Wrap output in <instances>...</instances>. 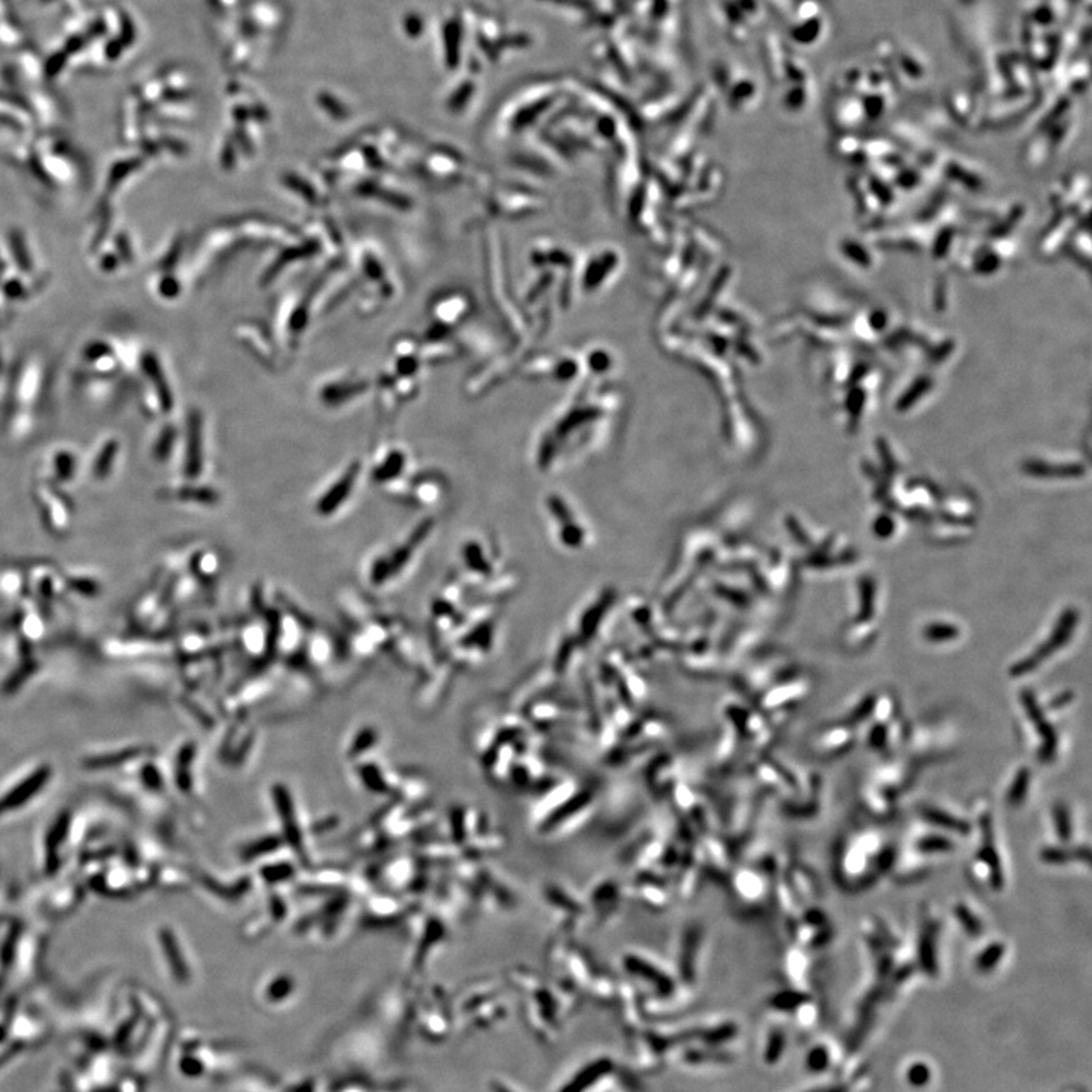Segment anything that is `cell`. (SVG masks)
Segmentation results:
<instances>
[{"mask_svg":"<svg viewBox=\"0 0 1092 1092\" xmlns=\"http://www.w3.org/2000/svg\"><path fill=\"white\" fill-rule=\"evenodd\" d=\"M37 1020L28 1018L24 1024H20L19 1016L0 1015V1076L10 1071L26 1054L39 1050L50 1036L48 1024Z\"/></svg>","mask_w":1092,"mask_h":1092,"instance_id":"1","label":"cell"},{"mask_svg":"<svg viewBox=\"0 0 1092 1092\" xmlns=\"http://www.w3.org/2000/svg\"><path fill=\"white\" fill-rule=\"evenodd\" d=\"M1076 622H1078V613H1076V610L1065 611L1060 620H1059L1058 630H1054L1051 638L1047 640V644L1042 645L1031 658H1027L1024 662L1016 665L1015 668L1012 669V674L1023 675V674L1031 673L1032 669H1035L1036 665L1041 664L1042 660L1049 657L1050 654L1060 648L1069 639Z\"/></svg>","mask_w":1092,"mask_h":1092,"instance_id":"2","label":"cell"},{"mask_svg":"<svg viewBox=\"0 0 1092 1092\" xmlns=\"http://www.w3.org/2000/svg\"><path fill=\"white\" fill-rule=\"evenodd\" d=\"M48 769H40L37 773L32 774L26 782L20 783L14 791L10 792L8 795L0 800V815L11 809H17L23 803L28 802L29 798L40 791V787H43L44 783L48 780Z\"/></svg>","mask_w":1092,"mask_h":1092,"instance_id":"3","label":"cell"},{"mask_svg":"<svg viewBox=\"0 0 1092 1092\" xmlns=\"http://www.w3.org/2000/svg\"><path fill=\"white\" fill-rule=\"evenodd\" d=\"M613 1064L609 1059H598L597 1062H592L587 1065L586 1069H582L580 1073L573 1078V1082H569L566 1087L562 1089V1092H584L595 1085L600 1078H604L607 1074L611 1073Z\"/></svg>","mask_w":1092,"mask_h":1092,"instance_id":"4","label":"cell"},{"mask_svg":"<svg viewBox=\"0 0 1092 1092\" xmlns=\"http://www.w3.org/2000/svg\"><path fill=\"white\" fill-rule=\"evenodd\" d=\"M357 473V466H353V468L349 469L348 473H344V477L342 480L333 484L331 491L325 493L322 501L317 506L320 513L331 515V513H335V507L339 506V504L342 506L346 501V496H348L349 491H351V486H353V482H355Z\"/></svg>","mask_w":1092,"mask_h":1092,"instance_id":"5","label":"cell"},{"mask_svg":"<svg viewBox=\"0 0 1092 1092\" xmlns=\"http://www.w3.org/2000/svg\"><path fill=\"white\" fill-rule=\"evenodd\" d=\"M1025 473L1033 477L1041 478H1078L1083 475L1082 466L1078 464H1060V466H1051L1045 463L1029 462L1024 464Z\"/></svg>","mask_w":1092,"mask_h":1092,"instance_id":"6","label":"cell"},{"mask_svg":"<svg viewBox=\"0 0 1092 1092\" xmlns=\"http://www.w3.org/2000/svg\"><path fill=\"white\" fill-rule=\"evenodd\" d=\"M925 638L933 642H942V640L954 639L958 638L959 631L956 627L950 624H931L925 629Z\"/></svg>","mask_w":1092,"mask_h":1092,"instance_id":"7","label":"cell"},{"mask_svg":"<svg viewBox=\"0 0 1092 1092\" xmlns=\"http://www.w3.org/2000/svg\"><path fill=\"white\" fill-rule=\"evenodd\" d=\"M735 1035V1025L727 1024L722 1025V1027H720V1029H715V1031L707 1032L706 1041L709 1042V1044H720V1042H724V1041L731 1040V1038H733Z\"/></svg>","mask_w":1092,"mask_h":1092,"instance_id":"8","label":"cell"},{"mask_svg":"<svg viewBox=\"0 0 1092 1092\" xmlns=\"http://www.w3.org/2000/svg\"><path fill=\"white\" fill-rule=\"evenodd\" d=\"M783 1049H785V1038H783L782 1033H773V1036L769 1038V1044L768 1049H766V1053H765V1058H766L769 1064H773V1062L778 1060L780 1054H782Z\"/></svg>","mask_w":1092,"mask_h":1092,"instance_id":"9","label":"cell"},{"mask_svg":"<svg viewBox=\"0 0 1092 1092\" xmlns=\"http://www.w3.org/2000/svg\"><path fill=\"white\" fill-rule=\"evenodd\" d=\"M929 1076H931V1074H929V1069H927L925 1065H915V1067H912L911 1071H909V1078H911V1082L915 1083V1085H924V1083L929 1080Z\"/></svg>","mask_w":1092,"mask_h":1092,"instance_id":"10","label":"cell"},{"mask_svg":"<svg viewBox=\"0 0 1092 1092\" xmlns=\"http://www.w3.org/2000/svg\"><path fill=\"white\" fill-rule=\"evenodd\" d=\"M809 1064H811L812 1069H824L825 1065H827V1051H824L822 1049H818L815 1050V1051H812L811 1058H809Z\"/></svg>","mask_w":1092,"mask_h":1092,"instance_id":"11","label":"cell"},{"mask_svg":"<svg viewBox=\"0 0 1092 1092\" xmlns=\"http://www.w3.org/2000/svg\"><path fill=\"white\" fill-rule=\"evenodd\" d=\"M892 531H894V524H892V520L889 518L883 516V518L877 519V522H876V533H877V536L887 537V536H891Z\"/></svg>","mask_w":1092,"mask_h":1092,"instance_id":"12","label":"cell"},{"mask_svg":"<svg viewBox=\"0 0 1092 1092\" xmlns=\"http://www.w3.org/2000/svg\"><path fill=\"white\" fill-rule=\"evenodd\" d=\"M491 1091H493V1092H513V1091H510V1089H509V1087H504V1085H501V1083H493V1085H491Z\"/></svg>","mask_w":1092,"mask_h":1092,"instance_id":"13","label":"cell"}]
</instances>
